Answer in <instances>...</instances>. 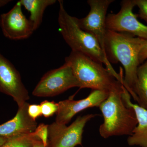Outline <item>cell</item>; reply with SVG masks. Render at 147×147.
<instances>
[{
	"mask_svg": "<svg viewBox=\"0 0 147 147\" xmlns=\"http://www.w3.org/2000/svg\"><path fill=\"white\" fill-rule=\"evenodd\" d=\"M20 2L7 13L0 16V26L7 38L13 40L26 39L34 31L33 26L24 15Z\"/></svg>",
	"mask_w": 147,
	"mask_h": 147,
	"instance_id": "10",
	"label": "cell"
},
{
	"mask_svg": "<svg viewBox=\"0 0 147 147\" xmlns=\"http://www.w3.org/2000/svg\"><path fill=\"white\" fill-rule=\"evenodd\" d=\"M28 112L29 117L34 121L42 115L40 105L29 104Z\"/></svg>",
	"mask_w": 147,
	"mask_h": 147,
	"instance_id": "20",
	"label": "cell"
},
{
	"mask_svg": "<svg viewBox=\"0 0 147 147\" xmlns=\"http://www.w3.org/2000/svg\"><path fill=\"white\" fill-rule=\"evenodd\" d=\"M136 5L135 0H123L121 9L117 13H109L105 21L106 29L117 32L126 33L147 40V26L137 19L133 9Z\"/></svg>",
	"mask_w": 147,
	"mask_h": 147,
	"instance_id": "6",
	"label": "cell"
},
{
	"mask_svg": "<svg viewBox=\"0 0 147 147\" xmlns=\"http://www.w3.org/2000/svg\"><path fill=\"white\" fill-rule=\"evenodd\" d=\"M58 16L59 31L71 51L82 53L98 62L105 65L106 68L117 80L123 82L122 69L120 73L115 70L108 61L106 54L99 42L91 34L82 30L77 22V18L68 14L63 5V1L59 0Z\"/></svg>",
	"mask_w": 147,
	"mask_h": 147,
	"instance_id": "2",
	"label": "cell"
},
{
	"mask_svg": "<svg viewBox=\"0 0 147 147\" xmlns=\"http://www.w3.org/2000/svg\"><path fill=\"white\" fill-rule=\"evenodd\" d=\"M134 93L137 104L147 110V59L138 67Z\"/></svg>",
	"mask_w": 147,
	"mask_h": 147,
	"instance_id": "15",
	"label": "cell"
},
{
	"mask_svg": "<svg viewBox=\"0 0 147 147\" xmlns=\"http://www.w3.org/2000/svg\"><path fill=\"white\" fill-rule=\"evenodd\" d=\"M29 103L27 102L18 108L15 117L0 125V137L11 138L21 134L34 132L37 127L36 121L32 119L28 114Z\"/></svg>",
	"mask_w": 147,
	"mask_h": 147,
	"instance_id": "12",
	"label": "cell"
},
{
	"mask_svg": "<svg viewBox=\"0 0 147 147\" xmlns=\"http://www.w3.org/2000/svg\"><path fill=\"white\" fill-rule=\"evenodd\" d=\"M114 1V0H88L87 3L90 8L88 14L84 18H77L79 27L96 38L105 53L107 11L110 5Z\"/></svg>",
	"mask_w": 147,
	"mask_h": 147,
	"instance_id": "8",
	"label": "cell"
},
{
	"mask_svg": "<svg viewBox=\"0 0 147 147\" xmlns=\"http://www.w3.org/2000/svg\"><path fill=\"white\" fill-rule=\"evenodd\" d=\"M135 2L139 8L138 16L147 23V0H135Z\"/></svg>",
	"mask_w": 147,
	"mask_h": 147,
	"instance_id": "19",
	"label": "cell"
},
{
	"mask_svg": "<svg viewBox=\"0 0 147 147\" xmlns=\"http://www.w3.org/2000/svg\"><path fill=\"white\" fill-rule=\"evenodd\" d=\"M79 83L80 89L90 88L110 92L123 85L102 63L82 53L71 51L65 58Z\"/></svg>",
	"mask_w": 147,
	"mask_h": 147,
	"instance_id": "4",
	"label": "cell"
},
{
	"mask_svg": "<svg viewBox=\"0 0 147 147\" xmlns=\"http://www.w3.org/2000/svg\"><path fill=\"white\" fill-rule=\"evenodd\" d=\"M147 40L126 33L117 32L107 30L105 35V52L110 62H120L124 68L123 85L135 101L134 93L139 66V55Z\"/></svg>",
	"mask_w": 147,
	"mask_h": 147,
	"instance_id": "1",
	"label": "cell"
},
{
	"mask_svg": "<svg viewBox=\"0 0 147 147\" xmlns=\"http://www.w3.org/2000/svg\"><path fill=\"white\" fill-rule=\"evenodd\" d=\"M147 59V42L141 49L139 55V63L143 64Z\"/></svg>",
	"mask_w": 147,
	"mask_h": 147,
	"instance_id": "21",
	"label": "cell"
},
{
	"mask_svg": "<svg viewBox=\"0 0 147 147\" xmlns=\"http://www.w3.org/2000/svg\"><path fill=\"white\" fill-rule=\"evenodd\" d=\"M11 1L10 0H0V7L4 6Z\"/></svg>",
	"mask_w": 147,
	"mask_h": 147,
	"instance_id": "22",
	"label": "cell"
},
{
	"mask_svg": "<svg viewBox=\"0 0 147 147\" xmlns=\"http://www.w3.org/2000/svg\"><path fill=\"white\" fill-rule=\"evenodd\" d=\"M42 115L45 118H49L57 113L59 109L58 103L54 101L45 100L40 104Z\"/></svg>",
	"mask_w": 147,
	"mask_h": 147,
	"instance_id": "17",
	"label": "cell"
},
{
	"mask_svg": "<svg viewBox=\"0 0 147 147\" xmlns=\"http://www.w3.org/2000/svg\"><path fill=\"white\" fill-rule=\"evenodd\" d=\"M0 92L12 97L18 108L30 98L28 92L22 82L19 71L1 53Z\"/></svg>",
	"mask_w": 147,
	"mask_h": 147,
	"instance_id": "9",
	"label": "cell"
},
{
	"mask_svg": "<svg viewBox=\"0 0 147 147\" xmlns=\"http://www.w3.org/2000/svg\"><path fill=\"white\" fill-rule=\"evenodd\" d=\"M32 147H49V146L48 145L47 146H45L42 142L41 141H39L36 143Z\"/></svg>",
	"mask_w": 147,
	"mask_h": 147,
	"instance_id": "23",
	"label": "cell"
},
{
	"mask_svg": "<svg viewBox=\"0 0 147 147\" xmlns=\"http://www.w3.org/2000/svg\"><path fill=\"white\" fill-rule=\"evenodd\" d=\"M122 97L127 105L134 109L138 122L132 135L127 138V144L130 146L147 147V110L131 102V95L125 87Z\"/></svg>",
	"mask_w": 147,
	"mask_h": 147,
	"instance_id": "13",
	"label": "cell"
},
{
	"mask_svg": "<svg viewBox=\"0 0 147 147\" xmlns=\"http://www.w3.org/2000/svg\"><path fill=\"white\" fill-rule=\"evenodd\" d=\"M34 134L42 142L45 146H48V125L40 124L34 131Z\"/></svg>",
	"mask_w": 147,
	"mask_h": 147,
	"instance_id": "18",
	"label": "cell"
},
{
	"mask_svg": "<svg viewBox=\"0 0 147 147\" xmlns=\"http://www.w3.org/2000/svg\"><path fill=\"white\" fill-rule=\"evenodd\" d=\"M39 141L40 140L33 132L9 138L0 147H32Z\"/></svg>",
	"mask_w": 147,
	"mask_h": 147,
	"instance_id": "16",
	"label": "cell"
},
{
	"mask_svg": "<svg viewBox=\"0 0 147 147\" xmlns=\"http://www.w3.org/2000/svg\"><path fill=\"white\" fill-rule=\"evenodd\" d=\"M97 115L79 116L69 126L57 123L48 125L49 147H75L82 145L84 127L87 123Z\"/></svg>",
	"mask_w": 147,
	"mask_h": 147,
	"instance_id": "7",
	"label": "cell"
},
{
	"mask_svg": "<svg viewBox=\"0 0 147 147\" xmlns=\"http://www.w3.org/2000/svg\"><path fill=\"white\" fill-rule=\"evenodd\" d=\"M109 92L92 90L89 95L84 99L73 100L72 98L58 102L59 109L57 113L56 122L66 125L77 113L90 108L99 107L108 98Z\"/></svg>",
	"mask_w": 147,
	"mask_h": 147,
	"instance_id": "11",
	"label": "cell"
},
{
	"mask_svg": "<svg viewBox=\"0 0 147 147\" xmlns=\"http://www.w3.org/2000/svg\"><path fill=\"white\" fill-rule=\"evenodd\" d=\"M23 6L30 13L29 20L33 26L34 31L39 28L42 22L43 13L49 6L53 5L56 0H21Z\"/></svg>",
	"mask_w": 147,
	"mask_h": 147,
	"instance_id": "14",
	"label": "cell"
},
{
	"mask_svg": "<svg viewBox=\"0 0 147 147\" xmlns=\"http://www.w3.org/2000/svg\"><path fill=\"white\" fill-rule=\"evenodd\" d=\"M8 138H5V137H0V147L2 146L8 140Z\"/></svg>",
	"mask_w": 147,
	"mask_h": 147,
	"instance_id": "24",
	"label": "cell"
},
{
	"mask_svg": "<svg viewBox=\"0 0 147 147\" xmlns=\"http://www.w3.org/2000/svg\"><path fill=\"white\" fill-rule=\"evenodd\" d=\"M124 89L122 85L110 91L108 98L98 107L103 118L99 132L104 139L131 136L138 123L134 109L127 105L123 98Z\"/></svg>",
	"mask_w": 147,
	"mask_h": 147,
	"instance_id": "3",
	"label": "cell"
},
{
	"mask_svg": "<svg viewBox=\"0 0 147 147\" xmlns=\"http://www.w3.org/2000/svg\"><path fill=\"white\" fill-rule=\"evenodd\" d=\"M74 87L79 88V83L70 66L65 63L45 73L32 94L37 97H53Z\"/></svg>",
	"mask_w": 147,
	"mask_h": 147,
	"instance_id": "5",
	"label": "cell"
}]
</instances>
